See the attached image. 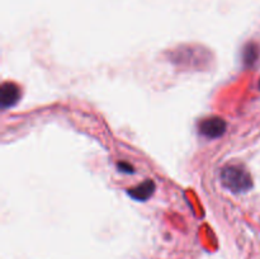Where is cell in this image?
<instances>
[{
    "instance_id": "obj_1",
    "label": "cell",
    "mask_w": 260,
    "mask_h": 259,
    "mask_svg": "<svg viewBox=\"0 0 260 259\" xmlns=\"http://www.w3.org/2000/svg\"><path fill=\"white\" fill-rule=\"evenodd\" d=\"M221 180L226 189L234 193H245L253 188V180L248 170L239 164H231L221 170Z\"/></svg>"
},
{
    "instance_id": "obj_3",
    "label": "cell",
    "mask_w": 260,
    "mask_h": 259,
    "mask_svg": "<svg viewBox=\"0 0 260 259\" xmlns=\"http://www.w3.org/2000/svg\"><path fill=\"white\" fill-rule=\"evenodd\" d=\"M20 99V89L14 83H4L0 88V106L3 109L14 107Z\"/></svg>"
},
{
    "instance_id": "obj_4",
    "label": "cell",
    "mask_w": 260,
    "mask_h": 259,
    "mask_svg": "<svg viewBox=\"0 0 260 259\" xmlns=\"http://www.w3.org/2000/svg\"><path fill=\"white\" fill-rule=\"evenodd\" d=\"M155 182L151 179L145 180L144 183L139 184L137 187L128 189V195L136 201H146L154 195Z\"/></svg>"
},
{
    "instance_id": "obj_6",
    "label": "cell",
    "mask_w": 260,
    "mask_h": 259,
    "mask_svg": "<svg viewBox=\"0 0 260 259\" xmlns=\"http://www.w3.org/2000/svg\"><path fill=\"white\" fill-rule=\"evenodd\" d=\"M117 167H118L119 172L127 173V174H132V173L135 172L134 167H132V165H129V164H127V163H124V161L118 163V165H117Z\"/></svg>"
},
{
    "instance_id": "obj_5",
    "label": "cell",
    "mask_w": 260,
    "mask_h": 259,
    "mask_svg": "<svg viewBox=\"0 0 260 259\" xmlns=\"http://www.w3.org/2000/svg\"><path fill=\"white\" fill-rule=\"evenodd\" d=\"M259 58V46L256 43L250 42L243 50V63L246 68H250L258 61Z\"/></svg>"
},
{
    "instance_id": "obj_7",
    "label": "cell",
    "mask_w": 260,
    "mask_h": 259,
    "mask_svg": "<svg viewBox=\"0 0 260 259\" xmlns=\"http://www.w3.org/2000/svg\"><path fill=\"white\" fill-rule=\"evenodd\" d=\"M259 89H260V81H259Z\"/></svg>"
},
{
    "instance_id": "obj_2",
    "label": "cell",
    "mask_w": 260,
    "mask_h": 259,
    "mask_svg": "<svg viewBox=\"0 0 260 259\" xmlns=\"http://www.w3.org/2000/svg\"><path fill=\"white\" fill-rule=\"evenodd\" d=\"M226 127H228V123L221 117H208L201 121L198 128H200V134L207 139H218L225 134Z\"/></svg>"
}]
</instances>
